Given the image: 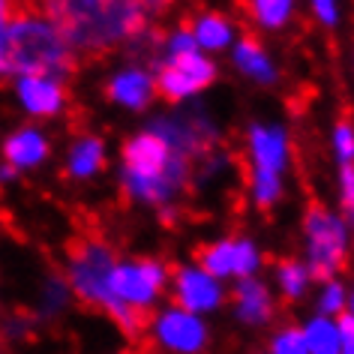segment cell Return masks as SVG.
I'll return each mask as SVG.
<instances>
[{
	"mask_svg": "<svg viewBox=\"0 0 354 354\" xmlns=\"http://www.w3.org/2000/svg\"><path fill=\"white\" fill-rule=\"evenodd\" d=\"M351 309H354V297H351Z\"/></svg>",
	"mask_w": 354,
	"mask_h": 354,
	"instance_id": "cell-30",
	"label": "cell"
},
{
	"mask_svg": "<svg viewBox=\"0 0 354 354\" xmlns=\"http://www.w3.org/2000/svg\"><path fill=\"white\" fill-rule=\"evenodd\" d=\"M277 198H279V174L259 171V168H255V201H259L261 207H270Z\"/></svg>",
	"mask_w": 354,
	"mask_h": 354,
	"instance_id": "cell-20",
	"label": "cell"
},
{
	"mask_svg": "<svg viewBox=\"0 0 354 354\" xmlns=\"http://www.w3.org/2000/svg\"><path fill=\"white\" fill-rule=\"evenodd\" d=\"M336 333H339V354H354V315H342Z\"/></svg>",
	"mask_w": 354,
	"mask_h": 354,
	"instance_id": "cell-26",
	"label": "cell"
},
{
	"mask_svg": "<svg viewBox=\"0 0 354 354\" xmlns=\"http://www.w3.org/2000/svg\"><path fill=\"white\" fill-rule=\"evenodd\" d=\"M342 210L354 225V165H342Z\"/></svg>",
	"mask_w": 354,
	"mask_h": 354,
	"instance_id": "cell-24",
	"label": "cell"
},
{
	"mask_svg": "<svg viewBox=\"0 0 354 354\" xmlns=\"http://www.w3.org/2000/svg\"><path fill=\"white\" fill-rule=\"evenodd\" d=\"M150 93H153V84L141 69H127L109 82V96L129 105V109H145L150 102Z\"/></svg>",
	"mask_w": 354,
	"mask_h": 354,
	"instance_id": "cell-11",
	"label": "cell"
},
{
	"mask_svg": "<svg viewBox=\"0 0 354 354\" xmlns=\"http://www.w3.org/2000/svg\"><path fill=\"white\" fill-rule=\"evenodd\" d=\"M333 147H336V153H339L342 162L351 165V159H354V129H351L348 120H342L339 127L333 129Z\"/></svg>",
	"mask_w": 354,
	"mask_h": 354,
	"instance_id": "cell-23",
	"label": "cell"
},
{
	"mask_svg": "<svg viewBox=\"0 0 354 354\" xmlns=\"http://www.w3.org/2000/svg\"><path fill=\"white\" fill-rule=\"evenodd\" d=\"M304 228H306V243H309V277L315 279H330L336 270L345 268V228L324 205H313L306 207L304 216Z\"/></svg>",
	"mask_w": 354,
	"mask_h": 354,
	"instance_id": "cell-4",
	"label": "cell"
},
{
	"mask_svg": "<svg viewBox=\"0 0 354 354\" xmlns=\"http://www.w3.org/2000/svg\"><path fill=\"white\" fill-rule=\"evenodd\" d=\"M291 12V0H252V15L264 28H282Z\"/></svg>",
	"mask_w": 354,
	"mask_h": 354,
	"instance_id": "cell-19",
	"label": "cell"
},
{
	"mask_svg": "<svg viewBox=\"0 0 354 354\" xmlns=\"http://www.w3.org/2000/svg\"><path fill=\"white\" fill-rule=\"evenodd\" d=\"M102 141L100 138H82L69 150V174L73 177H91L102 168Z\"/></svg>",
	"mask_w": 354,
	"mask_h": 354,
	"instance_id": "cell-14",
	"label": "cell"
},
{
	"mask_svg": "<svg viewBox=\"0 0 354 354\" xmlns=\"http://www.w3.org/2000/svg\"><path fill=\"white\" fill-rule=\"evenodd\" d=\"M342 300H345V291H342V286H336V282H330V286L324 288V295H322V313L324 315H330V313H339L342 309Z\"/></svg>",
	"mask_w": 354,
	"mask_h": 354,
	"instance_id": "cell-25",
	"label": "cell"
},
{
	"mask_svg": "<svg viewBox=\"0 0 354 354\" xmlns=\"http://www.w3.org/2000/svg\"><path fill=\"white\" fill-rule=\"evenodd\" d=\"M192 39H196V46L205 48H223L232 42V28L223 15H201L196 21V30H192Z\"/></svg>",
	"mask_w": 354,
	"mask_h": 354,
	"instance_id": "cell-15",
	"label": "cell"
},
{
	"mask_svg": "<svg viewBox=\"0 0 354 354\" xmlns=\"http://www.w3.org/2000/svg\"><path fill=\"white\" fill-rule=\"evenodd\" d=\"M123 354H132V351H123Z\"/></svg>",
	"mask_w": 354,
	"mask_h": 354,
	"instance_id": "cell-31",
	"label": "cell"
},
{
	"mask_svg": "<svg viewBox=\"0 0 354 354\" xmlns=\"http://www.w3.org/2000/svg\"><path fill=\"white\" fill-rule=\"evenodd\" d=\"M10 19H12V3L10 0H0V42H3V30L10 24Z\"/></svg>",
	"mask_w": 354,
	"mask_h": 354,
	"instance_id": "cell-28",
	"label": "cell"
},
{
	"mask_svg": "<svg viewBox=\"0 0 354 354\" xmlns=\"http://www.w3.org/2000/svg\"><path fill=\"white\" fill-rule=\"evenodd\" d=\"M165 282V268L156 261H138V264H114L109 288L114 300L136 309H147L150 300L159 295Z\"/></svg>",
	"mask_w": 354,
	"mask_h": 354,
	"instance_id": "cell-5",
	"label": "cell"
},
{
	"mask_svg": "<svg viewBox=\"0 0 354 354\" xmlns=\"http://www.w3.org/2000/svg\"><path fill=\"white\" fill-rule=\"evenodd\" d=\"M250 145H252V156L259 171H270V174L282 171V165H286V132L252 127Z\"/></svg>",
	"mask_w": 354,
	"mask_h": 354,
	"instance_id": "cell-9",
	"label": "cell"
},
{
	"mask_svg": "<svg viewBox=\"0 0 354 354\" xmlns=\"http://www.w3.org/2000/svg\"><path fill=\"white\" fill-rule=\"evenodd\" d=\"M273 354H309L306 348V339H304V330H295V327H288V330H282L277 339H273Z\"/></svg>",
	"mask_w": 354,
	"mask_h": 354,
	"instance_id": "cell-22",
	"label": "cell"
},
{
	"mask_svg": "<svg viewBox=\"0 0 354 354\" xmlns=\"http://www.w3.org/2000/svg\"><path fill=\"white\" fill-rule=\"evenodd\" d=\"M19 100L24 102V109L33 114H55V111H60L66 93H64V87H60V82L24 75V78H19Z\"/></svg>",
	"mask_w": 354,
	"mask_h": 354,
	"instance_id": "cell-8",
	"label": "cell"
},
{
	"mask_svg": "<svg viewBox=\"0 0 354 354\" xmlns=\"http://www.w3.org/2000/svg\"><path fill=\"white\" fill-rule=\"evenodd\" d=\"M234 300H237V315H241L246 324H261L273 315V304H270L268 288L255 279H243L234 291Z\"/></svg>",
	"mask_w": 354,
	"mask_h": 354,
	"instance_id": "cell-10",
	"label": "cell"
},
{
	"mask_svg": "<svg viewBox=\"0 0 354 354\" xmlns=\"http://www.w3.org/2000/svg\"><path fill=\"white\" fill-rule=\"evenodd\" d=\"M3 153L12 162V168H30V165H37L46 159L48 145L37 129H21V132H15V136L6 138Z\"/></svg>",
	"mask_w": 354,
	"mask_h": 354,
	"instance_id": "cell-12",
	"label": "cell"
},
{
	"mask_svg": "<svg viewBox=\"0 0 354 354\" xmlns=\"http://www.w3.org/2000/svg\"><path fill=\"white\" fill-rule=\"evenodd\" d=\"M315 12H318V19H322L324 24L336 21V3L333 0H315Z\"/></svg>",
	"mask_w": 354,
	"mask_h": 354,
	"instance_id": "cell-27",
	"label": "cell"
},
{
	"mask_svg": "<svg viewBox=\"0 0 354 354\" xmlns=\"http://www.w3.org/2000/svg\"><path fill=\"white\" fill-rule=\"evenodd\" d=\"M48 21L73 51L102 57L145 33V10L138 0H42Z\"/></svg>",
	"mask_w": 354,
	"mask_h": 354,
	"instance_id": "cell-1",
	"label": "cell"
},
{
	"mask_svg": "<svg viewBox=\"0 0 354 354\" xmlns=\"http://www.w3.org/2000/svg\"><path fill=\"white\" fill-rule=\"evenodd\" d=\"M306 282H309V270L304 264H297L291 259L279 264V286H282V295L286 297H291V300L300 297L306 291Z\"/></svg>",
	"mask_w": 354,
	"mask_h": 354,
	"instance_id": "cell-18",
	"label": "cell"
},
{
	"mask_svg": "<svg viewBox=\"0 0 354 354\" xmlns=\"http://www.w3.org/2000/svg\"><path fill=\"white\" fill-rule=\"evenodd\" d=\"M304 339L313 354H339V333H336V324H330L327 318L309 322V327L304 330Z\"/></svg>",
	"mask_w": 354,
	"mask_h": 354,
	"instance_id": "cell-17",
	"label": "cell"
},
{
	"mask_svg": "<svg viewBox=\"0 0 354 354\" xmlns=\"http://www.w3.org/2000/svg\"><path fill=\"white\" fill-rule=\"evenodd\" d=\"M69 252V282L78 291V297L93 306H102L114 322H118L129 336H141L153 322L150 309H136L120 300H114L109 279L114 270V252L102 241L93 237H75L66 246Z\"/></svg>",
	"mask_w": 354,
	"mask_h": 354,
	"instance_id": "cell-3",
	"label": "cell"
},
{
	"mask_svg": "<svg viewBox=\"0 0 354 354\" xmlns=\"http://www.w3.org/2000/svg\"><path fill=\"white\" fill-rule=\"evenodd\" d=\"M198 261L207 277H228L234 268V241H223L214 246H201Z\"/></svg>",
	"mask_w": 354,
	"mask_h": 354,
	"instance_id": "cell-16",
	"label": "cell"
},
{
	"mask_svg": "<svg viewBox=\"0 0 354 354\" xmlns=\"http://www.w3.org/2000/svg\"><path fill=\"white\" fill-rule=\"evenodd\" d=\"M78 69L75 51L57 28L39 15H12L0 42V75H33V78H69Z\"/></svg>",
	"mask_w": 354,
	"mask_h": 354,
	"instance_id": "cell-2",
	"label": "cell"
},
{
	"mask_svg": "<svg viewBox=\"0 0 354 354\" xmlns=\"http://www.w3.org/2000/svg\"><path fill=\"white\" fill-rule=\"evenodd\" d=\"M141 10H150V12H165L168 6L174 3V0H138Z\"/></svg>",
	"mask_w": 354,
	"mask_h": 354,
	"instance_id": "cell-29",
	"label": "cell"
},
{
	"mask_svg": "<svg viewBox=\"0 0 354 354\" xmlns=\"http://www.w3.org/2000/svg\"><path fill=\"white\" fill-rule=\"evenodd\" d=\"M156 333L168 348L174 351H183V354H192L198 348H205V324L198 322L192 313H183V309H171V313L159 315L156 322Z\"/></svg>",
	"mask_w": 354,
	"mask_h": 354,
	"instance_id": "cell-6",
	"label": "cell"
},
{
	"mask_svg": "<svg viewBox=\"0 0 354 354\" xmlns=\"http://www.w3.org/2000/svg\"><path fill=\"white\" fill-rule=\"evenodd\" d=\"M234 64L243 69L250 78H255V82H264L270 84L273 78H277V73H273V64L268 60V55L261 51V46L255 42L252 37H246L237 42V51H234Z\"/></svg>",
	"mask_w": 354,
	"mask_h": 354,
	"instance_id": "cell-13",
	"label": "cell"
},
{
	"mask_svg": "<svg viewBox=\"0 0 354 354\" xmlns=\"http://www.w3.org/2000/svg\"><path fill=\"white\" fill-rule=\"evenodd\" d=\"M255 268H259V252H255V246L250 241H237L234 243V268H232V273H237V277H250Z\"/></svg>",
	"mask_w": 354,
	"mask_h": 354,
	"instance_id": "cell-21",
	"label": "cell"
},
{
	"mask_svg": "<svg viewBox=\"0 0 354 354\" xmlns=\"http://www.w3.org/2000/svg\"><path fill=\"white\" fill-rule=\"evenodd\" d=\"M177 304L183 306V313L214 309L219 304V286L205 270L183 268V270H177Z\"/></svg>",
	"mask_w": 354,
	"mask_h": 354,
	"instance_id": "cell-7",
	"label": "cell"
}]
</instances>
